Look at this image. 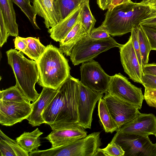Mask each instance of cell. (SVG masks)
I'll use <instances>...</instances> for the list:
<instances>
[{
    "label": "cell",
    "instance_id": "1",
    "mask_svg": "<svg viewBox=\"0 0 156 156\" xmlns=\"http://www.w3.org/2000/svg\"><path fill=\"white\" fill-rule=\"evenodd\" d=\"M80 80L70 75L58 89L56 95L42 113L52 130L68 123L78 122Z\"/></svg>",
    "mask_w": 156,
    "mask_h": 156
},
{
    "label": "cell",
    "instance_id": "2",
    "mask_svg": "<svg viewBox=\"0 0 156 156\" xmlns=\"http://www.w3.org/2000/svg\"><path fill=\"white\" fill-rule=\"evenodd\" d=\"M153 12L148 5L131 1L108 9L101 25L110 35L121 36L131 32Z\"/></svg>",
    "mask_w": 156,
    "mask_h": 156
},
{
    "label": "cell",
    "instance_id": "3",
    "mask_svg": "<svg viewBox=\"0 0 156 156\" xmlns=\"http://www.w3.org/2000/svg\"><path fill=\"white\" fill-rule=\"evenodd\" d=\"M39 75L38 84L43 87L57 90L70 75L68 60L59 48L50 44L37 62Z\"/></svg>",
    "mask_w": 156,
    "mask_h": 156
},
{
    "label": "cell",
    "instance_id": "4",
    "mask_svg": "<svg viewBox=\"0 0 156 156\" xmlns=\"http://www.w3.org/2000/svg\"><path fill=\"white\" fill-rule=\"evenodd\" d=\"M23 52L11 48L6 52L8 63L15 75L16 85L30 101L34 102L39 98L35 89L39 75L37 62L25 57Z\"/></svg>",
    "mask_w": 156,
    "mask_h": 156
},
{
    "label": "cell",
    "instance_id": "5",
    "mask_svg": "<svg viewBox=\"0 0 156 156\" xmlns=\"http://www.w3.org/2000/svg\"><path fill=\"white\" fill-rule=\"evenodd\" d=\"M100 132H94L71 143L44 150H35L32 156H95L102 145Z\"/></svg>",
    "mask_w": 156,
    "mask_h": 156
},
{
    "label": "cell",
    "instance_id": "6",
    "mask_svg": "<svg viewBox=\"0 0 156 156\" xmlns=\"http://www.w3.org/2000/svg\"><path fill=\"white\" fill-rule=\"evenodd\" d=\"M85 37L80 39L72 50L70 58L74 66L92 60L100 53L113 48H119L122 44L111 36L98 40L87 39Z\"/></svg>",
    "mask_w": 156,
    "mask_h": 156
},
{
    "label": "cell",
    "instance_id": "7",
    "mask_svg": "<svg viewBox=\"0 0 156 156\" xmlns=\"http://www.w3.org/2000/svg\"><path fill=\"white\" fill-rule=\"evenodd\" d=\"M110 142L121 146L124 156H156V143L153 144L148 136L122 133L118 129Z\"/></svg>",
    "mask_w": 156,
    "mask_h": 156
},
{
    "label": "cell",
    "instance_id": "8",
    "mask_svg": "<svg viewBox=\"0 0 156 156\" xmlns=\"http://www.w3.org/2000/svg\"><path fill=\"white\" fill-rule=\"evenodd\" d=\"M107 92L134 105L139 110L142 108L144 99L142 88L133 84L120 73L111 76Z\"/></svg>",
    "mask_w": 156,
    "mask_h": 156
},
{
    "label": "cell",
    "instance_id": "9",
    "mask_svg": "<svg viewBox=\"0 0 156 156\" xmlns=\"http://www.w3.org/2000/svg\"><path fill=\"white\" fill-rule=\"evenodd\" d=\"M80 82L93 90L105 93L107 92L111 76L107 74L99 63L93 60L82 63Z\"/></svg>",
    "mask_w": 156,
    "mask_h": 156
},
{
    "label": "cell",
    "instance_id": "10",
    "mask_svg": "<svg viewBox=\"0 0 156 156\" xmlns=\"http://www.w3.org/2000/svg\"><path fill=\"white\" fill-rule=\"evenodd\" d=\"M103 94L88 88L80 81L78 123L85 129H91L93 114L96 104L103 97Z\"/></svg>",
    "mask_w": 156,
    "mask_h": 156
},
{
    "label": "cell",
    "instance_id": "11",
    "mask_svg": "<svg viewBox=\"0 0 156 156\" xmlns=\"http://www.w3.org/2000/svg\"><path fill=\"white\" fill-rule=\"evenodd\" d=\"M103 98L118 129L133 119L140 113L134 105L107 92L105 93Z\"/></svg>",
    "mask_w": 156,
    "mask_h": 156
},
{
    "label": "cell",
    "instance_id": "12",
    "mask_svg": "<svg viewBox=\"0 0 156 156\" xmlns=\"http://www.w3.org/2000/svg\"><path fill=\"white\" fill-rule=\"evenodd\" d=\"M30 102H17L0 100V123L12 126L27 119L31 113Z\"/></svg>",
    "mask_w": 156,
    "mask_h": 156
},
{
    "label": "cell",
    "instance_id": "13",
    "mask_svg": "<svg viewBox=\"0 0 156 156\" xmlns=\"http://www.w3.org/2000/svg\"><path fill=\"white\" fill-rule=\"evenodd\" d=\"M87 132L78 122L66 123L52 131L44 138L55 148L71 143L85 137Z\"/></svg>",
    "mask_w": 156,
    "mask_h": 156
},
{
    "label": "cell",
    "instance_id": "14",
    "mask_svg": "<svg viewBox=\"0 0 156 156\" xmlns=\"http://www.w3.org/2000/svg\"><path fill=\"white\" fill-rule=\"evenodd\" d=\"M119 49L120 60L124 72L134 82L142 84L143 72L133 47L130 36Z\"/></svg>",
    "mask_w": 156,
    "mask_h": 156
},
{
    "label": "cell",
    "instance_id": "15",
    "mask_svg": "<svg viewBox=\"0 0 156 156\" xmlns=\"http://www.w3.org/2000/svg\"><path fill=\"white\" fill-rule=\"evenodd\" d=\"M118 130L129 134L148 136L156 134V117L153 114L140 113L134 119L122 126Z\"/></svg>",
    "mask_w": 156,
    "mask_h": 156
},
{
    "label": "cell",
    "instance_id": "16",
    "mask_svg": "<svg viewBox=\"0 0 156 156\" xmlns=\"http://www.w3.org/2000/svg\"><path fill=\"white\" fill-rule=\"evenodd\" d=\"M57 90L43 87L39 98L34 102L32 103V111L27 119L32 126H39L44 123L42 116V113L56 95Z\"/></svg>",
    "mask_w": 156,
    "mask_h": 156
},
{
    "label": "cell",
    "instance_id": "17",
    "mask_svg": "<svg viewBox=\"0 0 156 156\" xmlns=\"http://www.w3.org/2000/svg\"><path fill=\"white\" fill-rule=\"evenodd\" d=\"M83 4L79 6L69 15L60 20L55 26L48 29V32L52 39L60 42L65 37L79 21Z\"/></svg>",
    "mask_w": 156,
    "mask_h": 156
},
{
    "label": "cell",
    "instance_id": "18",
    "mask_svg": "<svg viewBox=\"0 0 156 156\" xmlns=\"http://www.w3.org/2000/svg\"><path fill=\"white\" fill-rule=\"evenodd\" d=\"M52 0H33V6L37 15L44 19L45 27L49 29L56 25L60 18Z\"/></svg>",
    "mask_w": 156,
    "mask_h": 156
},
{
    "label": "cell",
    "instance_id": "19",
    "mask_svg": "<svg viewBox=\"0 0 156 156\" xmlns=\"http://www.w3.org/2000/svg\"><path fill=\"white\" fill-rule=\"evenodd\" d=\"M88 33L82 25L80 19L67 36L59 42V51L66 56H70L73 47Z\"/></svg>",
    "mask_w": 156,
    "mask_h": 156
},
{
    "label": "cell",
    "instance_id": "20",
    "mask_svg": "<svg viewBox=\"0 0 156 156\" xmlns=\"http://www.w3.org/2000/svg\"><path fill=\"white\" fill-rule=\"evenodd\" d=\"M0 11L9 35L15 37L18 36V25L16 21V14L13 2L11 0H0Z\"/></svg>",
    "mask_w": 156,
    "mask_h": 156
},
{
    "label": "cell",
    "instance_id": "21",
    "mask_svg": "<svg viewBox=\"0 0 156 156\" xmlns=\"http://www.w3.org/2000/svg\"><path fill=\"white\" fill-rule=\"evenodd\" d=\"M0 156H29L16 140L11 139L0 130Z\"/></svg>",
    "mask_w": 156,
    "mask_h": 156
},
{
    "label": "cell",
    "instance_id": "22",
    "mask_svg": "<svg viewBox=\"0 0 156 156\" xmlns=\"http://www.w3.org/2000/svg\"><path fill=\"white\" fill-rule=\"evenodd\" d=\"M43 133L38 128L31 132H24L16 140L20 147L28 153L38 149L41 145L40 136Z\"/></svg>",
    "mask_w": 156,
    "mask_h": 156
},
{
    "label": "cell",
    "instance_id": "23",
    "mask_svg": "<svg viewBox=\"0 0 156 156\" xmlns=\"http://www.w3.org/2000/svg\"><path fill=\"white\" fill-rule=\"evenodd\" d=\"M98 115L105 131L112 133L118 129V126L112 117L103 99L98 101Z\"/></svg>",
    "mask_w": 156,
    "mask_h": 156
},
{
    "label": "cell",
    "instance_id": "24",
    "mask_svg": "<svg viewBox=\"0 0 156 156\" xmlns=\"http://www.w3.org/2000/svg\"><path fill=\"white\" fill-rule=\"evenodd\" d=\"M88 0H55V4L60 20L64 19L79 6Z\"/></svg>",
    "mask_w": 156,
    "mask_h": 156
},
{
    "label": "cell",
    "instance_id": "25",
    "mask_svg": "<svg viewBox=\"0 0 156 156\" xmlns=\"http://www.w3.org/2000/svg\"><path fill=\"white\" fill-rule=\"evenodd\" d=\"M25 38L28 45L23 53L37 62L44 52L46 46L41 44L39 38L33 37Z\"/></svg>",
    "mask_w": 156,
    "mask_h": 156
},
{
    "label": "cell",
    "instance_id": "26",
    "mask_svg": "<svg viewBox=\"0 0 156 156\" xmlns=\"http://www.w3.org/2000/svg\"><path fill=\"white\" fill-rule=\"evenodd\" d=\"M0 100L17 102L30 101L16 85L0 90Z\"/></svg>",
    "mask_w": 156,
    "mask_h": 156
},
{
    "label": "cell",
    "instance_id": "27",
    "mask_svg": "<svg viewBox=\"0 0 156 156\" xmlns=\"http://www.w3.org/2000/svg\"><path fill=\"white\" fill-rule=\"evenodd\" d=\"M136 27L143 66L148 63L151 48L148 39L141 26L140 25Z\"/></svg>",
    "mask_w": 156,
    "mask_h": 156
},
{
    "label": "cell",
    "instance_id": "28",
    "mask_svg": "<svg viewBox=\"0 0 156 156\" xmlns=\"http://www.w3.org/2000/svg\"><path fill=\"white\" fill-rule=\"evenodd\" d=\"M18 6L26 15L33 27L35 29H40L36 20V14L30 2L33 0H11Z\"/></svg>",
    "mask_w": 156,
    "mask_h": 156
},
{
    "label": "cell",
    "instance_id": "29",
    "mask_svg": "<svg viewBox=\"0 0 156 156\" xmlns=\"http://www.w3.org/2000/svg\"><path fill=\"white\" fill-rule=\"evenodd\" d=\"M80 20L88 34L94 28L96 20L91 12L89 0L85 2L82 6Z\"/></svg>",
    "mask_w": 156,
    "mask_h": 156
},
{
    "label": "cell",
    "instance_id": "30",
    "mask_svg": "<svg viewBox=\"0 0 156 156\" xmlns=\"http://www.w3.org/2000/svg\"><path fill=\"white\" fill-rule=\"evenodd\" d=\"M124 151L119 145L110 142L105 147L99 148L95 156H124Z\"/></svg>",
    "mask_w": 156,
    "mask_h": 156
},
{
    "label": "cell",
    "instance_id": "31",
    "mask_svg": "<svg viewBox=\"0 0 156 156\" xmlns=\"http://www.w3.org/2000/svg\"><path fill=\"white\" fill-rule=\"evenodd\" d=\"M110 37L108 31L101 25L97 28H94L85 37L87 39L98 40L108 38Z\"/></svg>",
    "mask_w": 156,
    "mask_h": 156
},
{
    "label": "cell",
    "instance_id": "32",
    "mask_svg": "<svg viewBox=\"0 0 156 156\" xmlns=\"http://www.w3.org/2000/svg\"><path fill=\"white\" fill-rule=\"evenodd\" d=\"M136 27L133 28L132 30L130 36L131 37L133 47L139 63L141 67L142 68V59L140 51Z\"/></svg>",
    "mask_w": 156,
    "mask_h": 156
},
{
    "label": "cell",
    "instance_id": "33",
    "mask_svg": "<svg viewBox=\"0 0 156 156\" xmlns=\"http://www.w3.org/2000/svg\"><path fill=\"white\" fill-rule=\"evenodd\" d=\"M140 25L148 39L151 50L156 51V30L144 26Z\"/></svg>",
    "mask_w": 156,
    "mask_h": 156
},
{
    "label": "cell",
    "instance_id": "34",
    "mask_svg": "<svg viewBox=\"0 0 156 156\" xmlns=\"http://www.w3.org/2000/svg\"><path fill=\"white\" fill-rule=\"evenodd\" d=\"M142 84L145 89L156 90V76L143 73Z\"/></svg>",
    "mask_w": 156,
    "mask_h": 156
},
{
    "label": "cell",
    "instance_id": "35",
    "mask_svg": "<svg viewBox=\"0 0 156 156\" xmlns=\"http://www.w3.org/2000/svg\"><path fill=\"white\" fill-rule=\"evenodd\" d=\"M0 46L1 47L6 42L9 35L8 31L5 24L2 12L0 11Z\"/></svg>",
    "mask_w": 156,
    "mask_h": 156
},
{
    "label": "cell",
    "instance_id": "36",
    "mask_svg": "<svg viewBox=\"0 0 156 156\" xmlns=\"http://www.w3.org/2000/svg\"><path fill=\"white\" fill-rule=\"evenodd\" d=\"M156 30V12H153L140 24Z\"/></svg>",
    "mask_w": 156,
    "mask_h": 156
},
{
    "label": "cell",
    "instance_id": "37",
    "mask_svg": "<svg viewBox=\"0 0 156 156\" xmlns=\"http://www.w3.org/2000/svg\"><path fill=\"white\" fill-rule=\"evenodd\" d=\"M14 40L15 49H17L23 53L28 45L25 38L17 36L16 37Z\"/></svg>",
    "mask_w": 156,
    "mask_h": 156
},
{
    "label": "cell",
    "instance_id": "38",
    "mask_svg": "<svg viewBox=\"0 0 156 156\" xmlns=\"http://www.w3.org/2000/svg\"><path fill=\"white\" fill-rule=\"evenodd\" d=\"M144 99L147 103L156 100V90H148L145 89Z\"/></svg>",
    "mask_w": 156,
    "mask_h": 156
},
{
    "label": "cell",
    "instance_id": "39",
    "mask_svg": "<svg viewBox=\"0 0 156 156\" xmlns=\"http://www.w3.org/2000/svg\"><path fill=\"white\" fill-rule=\"evenodd\" d=\"M143 73L148 74L156 76V63L147 64L143 66Z\"/></svg>",
    "mask_w": 156,
    "mask_h": 156
},
{
    "label": "cell",
    "instance_id": "40",
    "mask_svg": "<svg viewBox=\"0 0 156 156\" xmlns=\"http://www.w3.org/2000/svg\"><path fill=\"white\" fill-rule=\"evenodd\" d=\"M99 7L103 10L108 9L110 4V0H96Z\"/></svg>",
    "mask_w": 156,
    "mask_h": 156
},
{
    "label": "cell",
    "instance_id": "41",
    "mask_svg": "<svg viewBox=\"0 0 156 156\" xmlns=\"http://www.w3.org/2000/svg\"><path fill=\"white\" fill-rule=\"evenodd\" d=\"M146 5L149 6L153 12H156V0H149Z\"/></svg>",
    "mask_w": 156,
    "mask_h": 156
},
{
    "label": "cell",
    "instance_id": "42",
    "mask_svg": "<svg viewBox=\"0 0 156 156\" xmlns=\"http://www.w3.org/2000/svg\"><path fill=\"white\" fill-rule=\"evenodd\" d=\"M149 106L156 108V100H155L147 104Z\"/></svg>",
    "mask_w": 156,
    "mask_h": 156
},
{
    "label": "cell",
    "instance_id": "43",
    "mask_svg": "<svg viewBox=\"0 0 156 156\" xmlns=\"http://www.w3.org/2000/svg\"><path fill=\"white\" fill-rule=\"evenodd\" d=\"M149 0H142V1L140 2L141 3L146 4L149 1Z\"/></svg>",
    "mask_w": 156,
    "mask_h": 156
},
{
    "label": "cell",
    "instance_id": "44",
    "mask_svg": "<svg viewBox=\"0 0 156 156\" xmlns=\"http://www.w3.org/2000/svg\"><path fill=\"white\" fill-rule=\"evenodd\" d=\"M113 1H114V0H110V4Z\"/></svg>",
    "mask_w": 156,
    "mask_h": 156
},
{
    "label": "cell",
    "instance_id": "45",
    "mask_svg": "<svg viewBox=\"0 0 156 156\" xmlns=\"http://www.w3.org/2000/svg\"><path fill=\"white\" fill-rule=\"evenodd\" d=\"M154 136H155L156 138V134H155V135H154Z\"/></svg>",
    "mask_w": 156,
    "mask_h": 156
},
{
    "label": "cell",
    "instance_id": "46",
    "mask_svg": "<svg viewBox=\"0 0 156 156\" xmlns=\"http://www.w3.org/2000/svg\"><path fill=\"white\" fill-rule=\"evenodd\" d=\"M52 0L53 1H54L55 0Z\"/></svg>",
    "mask_w": 156,
    "mask_h": 156
}]
</instances>
